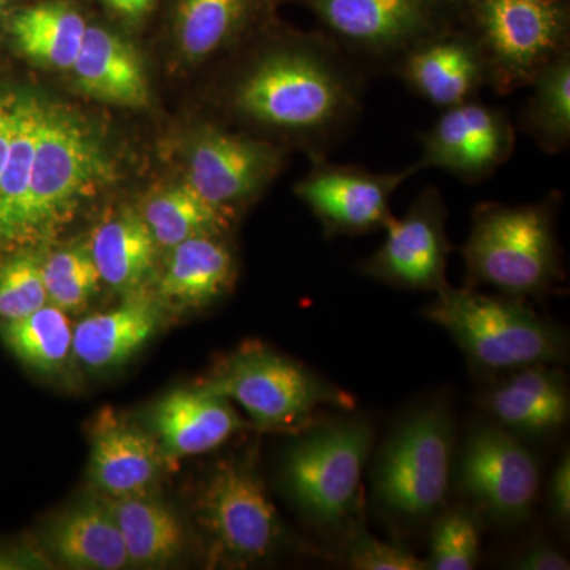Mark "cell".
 <instances>
[{
  "mask_svg": "<svg viewBox=\"0 0 570 570\" xmlns=\"http://www.w3.org/2000/svg\"><path fill=\"white\" fill-rule=\"evenodd\" d=\"M0 340L26 366L56 373L69 358L73 328L67 314L48 303L18 321L0 322Z\"/></svg>",
  "mask_w": 570,
  "mask_h": 570,
  "instance_id": "obj_31",
  "label": "cell"
},
{
  "mask_svg": "<svg viewBox=\"0 0 570 570\" xmlns=\"http://www.w3.org/2000/svg\"><path fill=\"white\" fill-rule=\"evenodd\" d=\"M449 212L438 187H426L403 217L384 225V243L362 265L363 275L411 291L439 292L449 285Z\"/></svg>",
  "mask_w": 570,
  "mask_h": 570,
  "instance_id": "obj_13",
  "label": "cell"
},
{
  "mask_svg": "<svg viewBox=\"0 0 570 570\" xmlns=\"http://www.w3.org/2000/svg\"><path fill=\"white\" fill-rule=\"evenodd\" d=\"M157 325L156 306L138 296L110 313L82 318L73 328L71 352L91 370L118 366L145 346Z\"/></svg>",
  "mask_w": 570,
  "mask_h": 570,
  "instance_id": "obj_26",
  "label": "cell"
},
{
  "mask_svg": "<svg viewBox=\"0 0 570 570\" xmlns=\"http://www.w3.org/2000/svg\"><path fill=\"white\" fill-rule=\"evenodd\" d=\"M487 396L494 420L510 433H553L569 415V393L564 377L546 365L519 367Z\"/></svg>",
  "mask_w": 570,
  "mask_h": 570,
  "instance_id": "obj_21",
  "label": "cell"
},
{
  "mask_svg": "<svg viewBox=\"0 0 570 570\" xmlns=\"http://www.w3.org/2000/svg\"><path fill=\"white\" fill-rule=\"evenodd\" d=\"M520 115V129L543 153L557 156L570 145V48L546 67L534 81Z\"/></svg>",
  "mask_w": 570,
  "mask_h": 570,
  "instance_id": "obj_30",
  "label": "cell"
},
{
  "mask_svg": "<svg viewBox=\"0 0 570 570\" xmlns=\"http://www.w3.org/2000/svg\"><path fill=\"white\" fill-rule=\"evenodd\" d=\"M395 77L439 110L479 99L487 86L485 62L468 26L426 41L411 52Z\"/></svg>",
  "mask_w": 570,
  "mask_h": 570,
  "instance_id": "obj_16",
  "label": "cell"
},
{
  "mask_svg": "<svg viewBox=\"0 0 570 570\" xmlns=\"http://www.w3.org/2000/svg\"><path fill=\"white\" fill-rule=\"evenodd\" d=\"M245 409L258 428L302 431L318 409L354 407V397L262 344H246L200 385Z\"/></svg>",
  "mask_w": 570,
  "mask_h": 570,
  "instance_id": "obj_6",
  "label": "cell"
},
{
  "mask_svg": "<svg viewBox=\"0 0 570 570\" xmlns=\"http://www.w3.org/2000/svg\"><path fill=\"white\" fill-rule=\"evenodd\" d=\"M253 55L225 89L227 110L239 121L303 149L311 160L328 157L362 118L365 71L321 29L292 31L276 18L250 37Z\"/></svg>",
  "mask_w": 570,
  "mask_h": 570,
  "instance_id": "obj_1",
  "label": "cell"
},
{
  "mask_svg": "<svg viewBox=\"0 0 570 570\" xmlns=\"http://www.w3.org/2000/svg\"><path fill=\"white\" fill-rule=\"evenodd\" d=\"M550 502L558 519L568 521L570 517V459L569 453L558 463L550 483Z\"/></svg>",
  "mask_w": 570,
  "mask_h": 570,
  "instance_id": "obj_36",
  "label": "cell"
},
{
  "mask_svg": "<svg viewBox=\"0 0 570 570\" xmlns=\"http://www.w3.org/2000/svg\"><path fill=\"white\" fill-rule=\"evenodd\" d=\"M560 197L531 205L485 202L475 206L461 247L466 287L491 285L513 298L549 294L562 279L554 217Z\"/></svg>",
  "mask_w": 570,
  "mask_h": 570,
  "instance_id": "obj_2",
  "label": "cell"
},
{
  "mask_svg": "<svg viewBox=\"0 0 570 570\" xmlns=\"http://www.w3.org/2000/svg\"><path fill=\"white\" fill-rule=\"evenodd\" d=\"M423 316L448 330L475 366L490 371L547 365L564 356V335L513 296L445 285Z\"/></svg>",
  "mask_w": 570,
  "mask_h": 570,
  "instance_id": "obj_5",
  "label": "cell"
},
{
  "mask_svg": "<svg viewBox=\"0 0 570 570\" xmlns=\"http://www.w3.org/2000/svg\"><path fill=\"white\" fill-rule=\"evenodd\" d=\"M48 561L36 551L22 547H0V569L47 568Z\"/></svg>",
  "mask_w": 570,
  "mask_h": 570,
  "instance_id": "obj_39",
  "label": "cell"
},
{
  "mask_svg": "<svg viewBox=\"0 0 570 570\" xmlns=\"http://www.w3.org/2000/svg\"><path fill=\"white\" fill-rule=\"evenodd\" d=\"M482 523L475 512L459 508L445 512L431 532L426 569L471 570L478 566Z\"/></svg>",
  "mask_w": 570,
  "mask_h": 570,
  "instance_id": "obj_33",
  "label": "cell"
},
{
  "mask_svg": "<svg viewBox=\"0 0 570 570\" xmlns=\"http://www.w3.org/2000/svg\"><path fill=\"white\" fill-rule=\"evenodd\" d=\"M532 2H546V0H532Z\"/></svg>",
  "mask_w": 570,
  "mask_h": 570,
  "instance_id": "obj_42",
  "label": "cell"
},
{
  "mask_svg": "<svg viewBox=\"0 0 570 570\" xmlns=\"http://www.w3.org/2000/svg\"><path fill=\"white\" fill-rule=\"evenodd\" d=\"M284 159V149L273 142L206 124L190 140L184 183L236 217L275 181Z\"/></svg>",
  "mask_w": 570,
  "mask_h": 570,
  "instance_id": "obj_11",
  "label": "cell"
},
{
  "mask_svg": "<svg viewBox=\"0 0 570 570\" xmlns=\"http://www.w3.org/2000/svg\"><path fill=\"white\" fill-rule=\"evenodd\" d=\"M468 28L478 40L487 86L499 96L530 88L570 48L569 0H474Z\"/></svg>",
  "mask_w": 570,
  "mask_h": 570,
  "instance_id": "obj_7",
  "label": "cell"
},
{
  "mask_svg": "<svg viewBox=\"0 0 570 570\" xmlns=\"http://www.w3.org/2000/svg\"><path fill=\"white\" fill-rule=\"evenodd\" d=\"M89 249L104 283L134 292L151 272L156 242L141 214L124 208L97 225Z\"/></svg>",
  "mask_w": 570,
  "mask_h": 570,
  "instance_id": "obj_27",
  "label": "cell"
},
{
  "mask_svg": "<svg viewBox=\"0 0 570 570\" xmlns=\"http://www.w3.org/2000/svg\"><path fill=\"white\" fill-rule=\"evenodd\" d=\"M288 0H174L171 26L184 62L198 66L234 51L275 20Z\"/></svg>",
  "mask_w": 570,
  "mask_h": 570,
  "instance_id": "obj_17",
  "label": "cell"
},
{
  "mask_svg": "<svg viewBox=\"0 0 570 570\" xmlns=\"http://www.w3.org/2000/svg\"><path fill=\"white\" fill-rule=\"evenodd\" d=\"M41 276L48 303L63 313L82 309L102 283L91 249L86 245L63 247L52 253L41 261Z\"/></svg>",
  "mask_w": 570,
  "mask_h": 570,
  "instance_id": "obj_32",
  "label": "cell"
},
{
  "mask_svg": "<svg viewBox=\"0 0 570 570\" xmlns=\"http://www.w3.org/2000/svg\"><path fill=\"white\" fill-rule=\"evenodd\" d=\"M45 542L69 568L119 570L130 566L121 531L102 498L56 517L47 527Z\"/></svg>",
  "mask_w": 570,
  "mask_h": 570,
  "instance_id": "obj_23",
  "label": "cell"
},
{
  "mask_svg": "<svg viewBox=\"0 0 570 570\" xmlns=\"http://www.w3.org/2000/svg\"><path fill=\"white\" fill-rule=\"evenodd\" d=\"M140 214L156 246L165 249L198 236L227 235L236 219L209 205L186 183L157 190Z\"/></svg>",
  "mask_w": 570,
  "mask_h": 570,
  "instance_id": "obj_29",
  "label": "cell"
},
{
  "mask_svg": "<svg viewBox=\"0 0 570 570\" xmlns=\"http://www.w3.org/2000/svg\"><path fill=\"white\" fill-rule=\"evenodd\" d=\"M102 499L121 531L130 566L157 568L179 557L184 530L174 510L148 494Z\"/></svg>",
  "mask_w": 570,
  "mask_h": 570,
  "instance_id": "obj_28",
  "label": "cell"
},
{
  "mask_svg": "<svg viewBox=\"0 0 570 570\" xmlns=\"http://www.w3.org/2000/svg\"><path fill=\"white\" fill-rule=\"evenodd\" d=\"M163 456L151 434L104 412L94 426L89 475L105 498L142 497L156 482Z\"/></svg>",
  "mask_w": 570,
  "mask_h": 570,
  "instance_id": "obj_19",
  "label": "cell"
},
{
  "mask_svg": "<svg viewBox=\"0 0 570 570\" xmlns=\"http://www.w3.org/2000/svg\"><path fill=\"white\" fill-rule=\"evenodd\" d=\"M108 9L115 11L124 20L135 22L148 17L156 0H104Z\"/></svg>",
  "mask_w": 570,
  "mask_h": 570,
  "instance_id": "obj_40",
  "label": "cell"
},
{
  "mask_svg": "<svg viewBox=\"0 0 570 570\" xmlns=\"http://www.w3.org/2000/svg\"><path fill=\"white\" fill-rule=\"evenodd\" d=\"M39 254L13 250L0 262V322L18 321L48 305Z\"/></svg>",
  "mask_w": 570,
  "mask_h": 570,
  "instance_id": "obj_34",
  "label": "cell"
},
{
  "mask_svg": "<svg viewBox=\"0 0 570 570\" xmlns=\"http://www.w3.org/2000/svg\"><path fill=\"white\" fill-rule=\"evenodd\" d=\"M373 430L362 419L322 425L299 439L284 461V480L307 519L333 528L354 512Z\"/></svg>",
  "mask_w": 570,
  "mask_h": 570,
  "instance_id": "obj_8",
  "label": "cell"
},
{
  "mask_svg": "<svg viewBox=\"0 0 570 570\" xmlns=\"http://www.w3.org/2000/svg\"><path fill=\"white\" fill-rule=\"evenodd\" d=\"M151 423L165 456L202 455L246 426L230 401L204 387L175 390L154 406Z\"/></svg>",
  "mask_w": 570,
  "mask_h": 570,
  "instance_id": "obj_18",
  "label": "cell"
},
{
  "mask_svg": "<svg viewBox=\"0 0 570 570\" xmlns=\"http://www.w3.org/2000/svg\"><path fill=\"white\" fill-rule=\"evenodd\" d=\"M347 561L358 570H423L426 561L397 543L382 542L365 531H356L347 547Z\"/></svg>",
  "mask_w": 570,
  "mask_h": 570,
  "instance_id": "obj_35",
  "label": "cell"
},
{
  "mask_svg": "<svg viewBox=\"0 0 570 570\" xmlns=\"http://www.w3.org/2000/svg\"><path fill=\"white\" fill-rule=\"evenodd\" d=\"M419 170L439 168L461 183L491 178L515 151V127L508 111L479 99L441 110L438 121L419 134Z\"/></svg>",
  "mask_w": 570,
  "mask_h": 570,
  "instance_id": "obj_14",
  "label": "cell"
},
{
  "mask_svg": "<svg viewBox=\"0 0 570 570\" xmlns=\"http://www.w3.org/2000/svg\"><path fill=\"white\" fill-rule=\"evenodd\" d=\"M7 0H0V18H2L3 11H6Z\"/></svg>",
  "mask_w": 570,
  "mask_h": 570,
  "instance_id": "obj_41",
  "label": "cell"
},
{
  "mask_svg": "<svg viewBox=\"0 0 570 570\" xmlns=\"http://www.w3.org/2000/svg\"><path fill=\"white\" fill-rule=\"evenodd\" d=\"M88 21L70 0H41L14 11L9 32L14 48L41 69L70 71Z\"/></svg>",
  "mask_w": 570,
  "mask_h": 570,
  "instance_id": "obj_24",
  "label": "cell"
},
{
  "mask_svg": "<svg viewBox=\"0 0 570 570\" xmlns=\"http://www.w3.org/2000/svg\"><path fill=\"white\" fill-rule=\"evenodd\" d=\"M82 94L116 105L145 108L151 100L140 52L119 33L88 24L71 70Z\"/></svg>",
  "mask_w": 570,
  "mask_h": 570,
  "instance_id": "obj_20",
  "label": "cell"
},
{
  "mask_svg": "<svg viewBox=\"0 0 570 570\" xmlns=\"http://www.w3.org/2000/svg\"><path fill=\"white\" fill-rule=\"evenodd\" d=\"M47 100L17 92L13 135L0 174V250L24 249V219L33 154Z\"/></svg>",
  "mask_w": 570,
  "mask_h": 570,
  "instance_id": "obj_25",
  "label": "cell"
},
{
  "mask_svg": "<svg viewBox=\"0 0 570 570\" xmlns=\"http://www.w3.org/2000/svg\"><path fill=\"white\" fill-rule=\"evenodd\" d=\"M236 277V257L225 235L198 236L171 247L159 296L168 305L198 309L223 298Z\"/></svg>",
  "mask_w": 570,
  "mask_h": 570,
  "instance_id": "obj_22",
  "label": "cell"
},
{
  "mask_svg": "<svg viewBox=\"0 0 570 570\" xmlns=\"http://www.w3.org/2000/svg\"><path fill=\"white\" fill-rule=\"evenodd\" d=\"M14 105H17V92L0 94V174L7 163L11 135H13Z\"/></svg>",
  "mask_w": 570,
  "mask_h": 570,
  "instance_id": "obj_38",
  "label": "cell"
},
{
  "mask_svg": "<svg viewBox=\"0 0 570 570\" xmlns=\"http://www.w3.org/2000/svg\"><path fill=\"white\" fill-rule=\"evenodd\" d=\"M217 553L235 562L264 560L283 540V524L264 482L245 460L220 461L197 501Z\"/></svg>",
  "mask_w": 570,
  "mask_h": 570,
  "instance_id": "obj_10",
  "label": "cell"
},
{
  "mask_svg": "<svg viewBox=\"0 0 570 570\" xmlns=\"http://www.w3.org/2000/svg\"><path fill=\"white\" fill-rule=\"evenodd\" d=\"M313 168L295 184L294 193L313 212L326 236H358L381 230L393 216L397 187L417 174L414 165L376 174L362 165L311 160Z\"/></svg>",
  "mask_w": 570,
  "mask_h": 570,
  "instance_id": "obj_12",
  "label": "cell"
},
{
  "mask_svg": "<svg viewBox=\"0 0 570 570\" xmlns=\"http://www.w3.org/2000/svg\"><path fill=\"white\" fill-rule=\"evenodd\" d=\"M452 461L448 411L422 409L396 428L379 455L373 474L377 501L401 519L433 515L448 498Z\"/></svg>",
  "mask_w": 570,
  "mask_h": 570,
  "instance_id": "obj_9",
  "label": "cell"
},
{
  "mask_svg": "<svg viewBox=\"0 0 570 570\" xmlns=\"http://www.w3.org/2000/svg\"><path fill=\"white\" fill-rule=\"evenodd\" d=\"M521 570H568L569 561L551 547L538 546L520 558L513 566Z\"/></svg>",
  "mask_w": 570,
  "mask_h": 570,
  "instance_id": "obj_37",
  "label": "cell"
},
{
  "mask_svg": "<svg viewBox=\"0 0 570 570\" xmlns=\"http://www.w3.org/2000/svg\"><path fill=\"white\" fill-rule=\"evenodd\" d=\"M115 179L111 154L94 124L67 105L47 102L33 154L24 247L55 235Z\"/></svg>",
  "mask_w": 570,
  "mask_h": 570,
  "instance_id": "obj_3",
  "label": "cell"
},
{
  "mask_svg": "<svg viewBox=\"0 0 570 570\" xmlns=\"http://www.w3.org/2000/svg\"><path fill=\"white\" fill-rule=\"evenodd\" d=\"M461 489L498 520L520 521L530 515L539 493L538 461L504 428L472 431L460 456Z\"/></svg>",
  "mask_w": 570,
  "mask_h": 570,
  "instance_id": "obj_15",
  "label": "cell"
},
{
  "mask_svg": "<svg viewBox=\"0 0 570 570\" xmlns=\"http://www.w3.org/2000/svg\"><path fill=\"white\" fill-rule=\"evenodd\" d=\"M367 78L393 75L426 41L468 26L474 0H296Z\"/></svg>",
  "mask_w": 570,
  "mask_h": 570,
  "instance_id": "obj_4",
  "label": "cell"
}]
</instances>
